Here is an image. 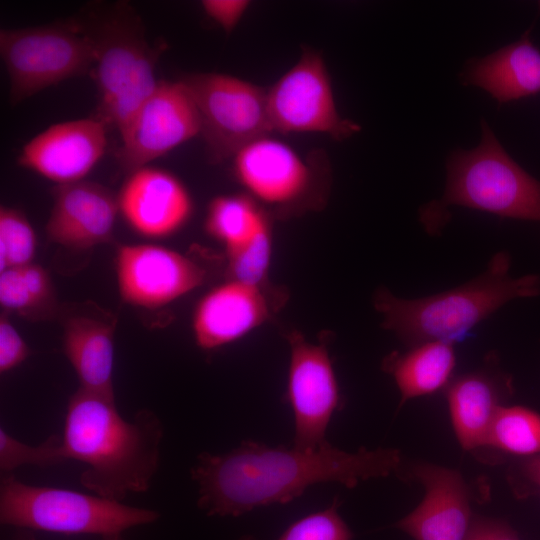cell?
Instances as JSON below:
<instances>
[{
	"label": "cell",
	"mask_w": 540,
	"mask_h": 540,
	"mask_svg": "<svg viewBox=\"0 0 540 540\" xmlns=\"http://www.w3.org/2000/svg\"><path fill=\"white\" fill-rule=\"evenodd\" d=\"M393 448L346 452L329 442L312 450L268 446L246 440L226 453L203 452L190 469L197 506L207 516H240L257 507L287 504L317 483L353 488L400 471Z\"/></svg>",
	"instance_id": "1"
},
{
	"label": "cell",
	"mask_w": 540,
	"mask_h": 540,
	"mask_svg": "<svg viewBox=\"0 0 540 540\" xmlns=\"http://www.w3.org/2000/svg\"><path fill=\"white\" fill-rule=\"evenodd\" d=\"M164 427L148 408L132 419L120 414L115 399L85 391L67 404L62 448L67 460L86 465L80 484L100 497L120 501L147 492L160 465Z\"/></svg>",
	"instance_id": "2"
},
{
	"label": "cell",
	"mask_w": 540,
	"mask_h": 540,
	"mask_svg": "<svg viewBox=\"0 0 540 540\" xmlns=\"http://www.w3.org/2000/svg\"><path fill=\"white\" fill-rule=\"evenodd\" d=\"M511 256L495 253L479 276L450 290L405 299L379 288L373 297L381 326L409 346L462 341L480 322L512 300L540 294V275L510 276Z\"/></svg>",
	"instance_id": "3"
},
{
	"label": "cell",
	"mask_w": 540,
	"mask_h": 540,
	"mask_svg": "<svg viewBox=\"0 0 540 540\" xmlns=\"http://www.w3.org/2000/svg\"><path fill=\"white\" fill-rule=\"evenodd\" d=\"M450 206L540 222V181L506 152L489 125L481 121L479 144L451 152L442 197L419 210V221L428 234H440L449 221Z\"/></svg>",
	"instance_id": "4"
},
{
	"label": "cell",
	"mask_w": 540,
	"mask_h": 540,
	"mask_svg": "<svg viewBox=\"0 0 540 540\" xmlns=\"http://www.w3.org/2000/svg\"><path fill=\"white\" fill-rule=\"evenodd\" d=\"M85 28L95 49L96 117L121 134L158 85L155 67L162 50L149 44L139 17L126 4Z\"/></svg>",
	"instance_id": "5"
},
{
	"label": "cell",
	"mask_w": 540,
	"mask_h": 540,
	"mask_svg": "<svg viewBox=\"0 0 540 540\" xmlns=\"http://www.w3.org/2000/svg\"><path fill=\"white\" fill-rule=\"evenodd\" d=\"M153 509L134 507L93 493L37 486L2 474L0 523L19 529L63 535H122L124 531L156 522Z\"/></svg>",
	"instance_id": "6"
},
{
	"label": "cell",
	"mask_w": 540,
	"mask_h": 540,
	"mask_svg": "<svg viewBox=\"0 0 540 540\" xmlns=\"http://www.w3.org/2000/svg\"><path fill=\"white\" fill-rule=\"evenodd\" d=\"M317 156L304 157L267 135L241 148L232 170L244 193L270 215L291 217L325 203V165Z\"/></svg>",
	"instance_id": "7"
},
{
	"label": "cell",
	"mask_w": 540,
	"mask_h": 540,
	"mask_svg": "<svg viewBox=\"0 0 540 540\" xmlns=\"http://www.w3.org/2000/svg\"><path fill=\"white\" fill-rule=\"evenodd\" d=\"M0 55L15 105L72 77L91 72L93 39L75 22L1 29Z\"/></svg>",
	"instance_id": "8"
},
{
	"label": "cell",
	"mask_w": 540,
	"mask_h": 540,
	"mask_svg": "<svg viewBox=\"0 0 540 540\" xmlns=\"http://www.w3.org/2000/svg\"><path fill=\"white\" fill-rule=\"evenodd\" d=\"M201 118V135L213 162H222L248 143L273 132L267 89L223 73H196L180 79Z\"/></svg>",
	"instance_id": "9"
},
{
	"label": "cell",
	"mask_w": 540,
	"mask_h": 540,
	"mask_svg": "<svg viewBox=\"0 0 540 540\" xmlns=\"http://www.w3.org/2000/svg\"><path fill=\"white\" fill-rule=\"evenodd\" d=\"M267 110L272 130L282 134L319 133L341 141L361 130L339 114L326 63L310 48L267 89Z\"/></svg>",
	"instance_id": "10"
},
{
	"label": "cell",
	"mask_w": 540,
	"mask_h": 540,
	"mask_svg": "<svg viewBox=\"0 0 540 540\" xmlns=\"http://www.w3.org/2000/svg\"><path fill=\"white\" fill-rule=\"evenodd\" d=\"M290 358L285 399L294 415L293 447L312 450L328 443L326 432L341 395L327 339L308 341L297 330L285 332Z\"/></svg>",
	"instance_id": "11"
},
{
	"label": "cell",
	"mask_w": 540,
	"mask_h": 540,
	"mask_svg": "<svg viewBox=\"0 0 540 540\" xmlns=\"http://www.w3.org/2000/svg\"><path fill=\"white\" fill-rule=\"evenodd\" d=\"M196 104L181 80H159L154 92L120 134L117 159L129 173L147 166L201 134Z\"/></svg>",
	"instance_id": "12"
},
{
	"label": "cell",
	"mask_w": 540,
	"mask_h": 540,
	"mask_svg": "<svg viewBox=\"0 0 540 540\" xmlns=\"http://www.w3.org/2000/svg\"><path fill=\"white\" fill-rule=\"evenodd\" d=\"M123 302L146 309L170 304L202 286L206 269L187 255L156 244H123L115 256Z\"/></svg>",
	"instance_id": "13"
},
{
	"label": "cell",
	"mask_w": 540,
	"mask_h": 540,
	"mask_svg": "<svg viewBox=\"0 0 540 540\" xmlns=\"http://www.w3.org/2000/svg\"><path fill=\"white\" fill-rule=\"evenodd\" d=\"M275 295L269 285L233 278L212 287L193 311L196 345L213 351L245 337L272 317L279 304Z\"/></svg>",
	"instance_id": "14"
},
{
	"label": "cell",
	"mask_w": 540,
	"mask_h": 540,
	"mask_svg": "<svg viewBox=\"0 0 540 540\" xmlns=\"http://www.w3.org/2000/svg\"><path fill=\"white\" fill-rule=\"evenodd\" d=\"M106 133L97 117L56 123L22 147L18 164L57 185L84 180L104 155Z\"/></svg>",
	"instance_id": "15"
},
{
	"label": "cell",
	"mask_w": 540,
	"mask_h": 540,
	"mask_svg": "<svg viewBox=\"0 0 540 540\" xmlns=\"http://www.w3.org/2000/svg\"><path fill=\"white\" fill-rule=\"evenodd\" d=\"M119 212L147 238H166L183 228L193 213V199L174 174L154 167L130 173L118 196Z\"/></svg>",
	"instance_id": "16"
},
{
	"label": "cell",
	"mask_w": 540,
	"mask_h": 540,
	"mask_svg": "<svg viewBox=\"0 0 540 540\" xmlns=\"http://www.w3.org/2000/svg\"><path fill=\"white\" fill-rule=\"evenodd\" d=\"M118 213V198L99 183L84 179L57 185L46 234L61 246L89 249L111 239Z\"/></svg>",
	"instance_id": "17"
},
{
	"label": "cell",
	"mask_w": 540,
	"mask_h": 540,
	"mask_svg": "<svg viewBox=\"0 0 540 540\" xmlns=\"http://www.w3.org/2000/svg\"><path fill=\"white\" fill-rule=\"evenodd\" d=\"M425 495L396 527L415 540H464L470 527L467 486L456 470L422 463L411 470Z\"/></svg>",
	"instance_id": "18"
},
{
	"label": "cell",
	"mask_w": 540,
	"mask_h": 540,
	"mask_svg": "<svg viewBox=\"0 0 540 540\" xmlns=\"http://www.w3.org/2000/svg\"><path fill=\"white\" fill-rule=\"evenodd\" d=\"M530 31L485 57L468 60L460 73L462 83L485 90L500 104L540 93V50Z\"/></svg>",
	"instance_id": "19"
},
{
	"label": "cell",
	"mask_w": 540,
	"mask_h": 540,
	"mask_svg": "<svg viewBox=\"0 0 540 540\" xmlns=\"http://www.w3.org/2000/svg\"><path fill=\"white\" fill-rule=\"evenodd\" d=\"M115 322L77 315L63 325V351L79 388L115 399L113 386Z\"/></svg>",
	"instance_id": "20"
},
{
	"label": "cell",
	"mask_w": 540,
	"mask_h": 540,
	"mask_svg": "<svg viewBox=\"0 0 540 540\" xmlns=\"http://www.w3.org/2000/svg\"><path fill=\"white\" fill-rule=\"evenodd\" d=\"M455 366L454 345L441 341L419 343L405 353L392 352L382 362V369L400 391L401 404L445 387Z\"/></svg>",
	"instance_id": "21"
},
{
	"label": "cell",
	"mask_w": 540,
	"mask_h": 540,
	"mask_svg": "<svg viewBox=\"0 0 540 540\" xmlns=\"http://www.w3.org/2000/svg\"><path fill=\"white\" fill-rule=\"evenodd\" d=\"M450 417L461 446L472 450L486 446L498 404L494 381L482 372L457 378L447 390Z\"/></svg>",
	"instance_id": "22"
},
{
	"label": "cell",
	"mask_w": 540,
	"mask_h": 540,
	"mask_svg": "<svg viewBox=\"0 0 540 540\" xmlns=\"http://www.w3.org/2000/svg\"><path fill=\"white\" fill-rule=\"evenodd\" d=\"M270 214L245 193L214 197L207 209L204 228L225 249V254L248 244L271 228Z\"/></svg>",
	"instance_id": "23"
},
{
	"label": "cell",
	"mask_w": 540,
	"mask_h": 540,
	"mask_svg": "<svg viewBox=\"0 0 540 540\" xmlns=\"http://www.w3.org/2000/svg\"><path fill=\"white\" fill-rule=\"evenodd\" d=\"M486 445L524 458L540 454V414L523 406H500Z\"/></svg>",
	"instance_id": "24"
},
{
	"label": "cell",
	"mask_w": 540,
	"mask_h": 540,
	"mask_svg": "<svg viewBox=\"0 0 540 540\" xmlns=\"http://www.w3.org/2000/svg\"><path fill=\"white\" fill-rule=\"evenodd\" d=\"M37 237L27 217L6 206L0 209V272L33 262Z\"/></svg>",
	"instance_id": "25"
},
{
	"label": "cell",
	"mask_w": 540,
	"mask_h": 540,
	"mask_svg": "<svg viewBox=\"0 0 540 540\" xmlns=\"http://www.w3.org/2000/svg\"><path fill=\"white\" fill-rule=\"evenodd\" d=\"M62 437L51 434L37 445L26 444L0 428V471L12 474L22 466L47 468L65 462Z\"/></svg>",
	"instance_id": "26"
},
{
	"label": "cell",
	"mask_w": 540,
	"mask_h": 540,
	"mask_svg": "<svg viewBox=\"0 0 540 540\" xmlns=\"http://www.w3.org/2000/svg\"><path fill=\"white\" fill-rule=\"evenodd\" d=\"M340 502L321 511L311 513L289 525L277 540H352L354 534L338 512ZM237 540H257L252 535H243Z\"/></svg>",
	"instance_id": "27"
},
{
	"label": "cell",
	"mask_w": 540,
	"mask_h": 540,
	"mask_svg": "<svg viewBox=\"0 0 540 540\" xmlns=\"http://www.w3.org/2000/svg\"><path fill=\"white\" fill-rule=\"evenodd\" d=\"M272 228H268L248 244L225 254L229 278L268 285L272 256Z\"/></svg>",
	"instance_id": "28"
},
{
	"label": "cell",
	"mask_w": 540,
	"mask_h": 540,
	"mask_svg": "<svg viewBox=\"0 0 540 540\" xmlns=\"http://www.w3.org/2000/svg\"><path fill=\"white\" fill-rule=\"evenodd\" d=\"M0 303L6 310L24 315L38 309L19 266L0 272Z\"/></svg>",
	"instance_id": "29"
},
{
	"label": "cell",
	"mask_w": 540,
	"mask_h": 540,
	"mask_svg": "<svg viewBox=\"0 0 540 540\" xmlns=\"http://www.w3.org/2000/svg\"><path fill=\"white\" fill-rule=\"evenodd\" d=\"M30 349L5 313L0 316V372L7 373L22 364Z\"/></svg>",
	"instance_id": "30"
},
{
	"label": "cell",
	"mask_w": 540,
	"mask_h": 540,
	"mask_svg": "<svg viewBox=\"0 0 540 540\" xmlns=\"http://www.w3.org/2000/svg\"><path fill=\"white\" fill-rule=\"evenodd\" d=\"M248 0H204L201 6L208 17L229 34L247 12Z\"/></svg>",
	"instance_id": "31"
},
{
	"label": "cell",
	"mask_w": 540,
	"mask_h": 540,
	"mask_svg": "<svg viewBox=\"0 0 540 540\" xmlns=\"http://www.w3.org/2000/svg\"><path fill=\"white\" fill-rule=\"evenodd\" d=\"M464 540H520V538L507 523L481 518L470 524Z\"/></svg>",
	"instance_id": "32"
},
{
	"label": "cell",
	"mask_w": 540,
	"mask_h": 540,
	"mask_svg": "<svg viewBox=\"0 0 540 540\" xmlns=\"http://www.w3.org/2000/svg\"><path fill=\"white\" fill-rule=\"evenodd\" d=\"M522 478L540 491V454L526 457L520 464Z\"/></svg>",
	"instance_id": "33"
},
{
	"label": "cell",
	"mask_w": 540,
	"mask_h": 540,
	"mask_svg": "<svg viewBox=\"0 0 540 540\" xmlns=\"http://www.w3.org/2000/svg\"><path fill=\"white\" fill-rule=\"evenodd\" d=\"M10 540H36L31 530L19 529ZM102 540H124L122 535H112L103 537Z\"/></svg>",
	"instance_id": "34"
}]
</instances>
